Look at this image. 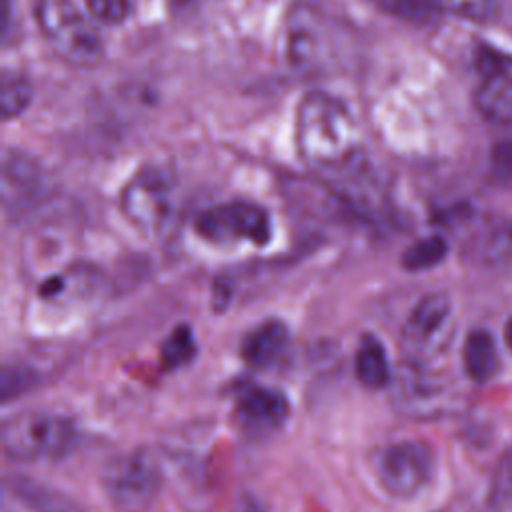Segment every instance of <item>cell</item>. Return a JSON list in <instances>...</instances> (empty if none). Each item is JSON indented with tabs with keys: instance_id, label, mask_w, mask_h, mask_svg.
Here are the masks:
<instances>
[{
	"instance_id": "obj_1",
	"label": "cell",
	"mask_w": 512,
	"mask_h": 512,
	"mask_svg": "<svg viewBox=\"0 0 512 512\" xmlns=\"http://www.w3.org/2000/svg\"><path fill=\"white\" fill-rule=\"evenodd\" d=\"M296 146L318 176L344 190L356 188L368 174L366 148L352 114L324 92L302 98L296 114Z\"/></svg>"
},
{
	"instance_id": "obj_2",
	"label": "cell",
	"mask_w": 512,
	"mask_h": 512,
	"mask_svg": "<svg viewBox=\"0 0 512 512\" xmlns=\"http://www.w3.org/2000/svg\"><path fill=\"white\" fill-rule=\"evenodd\" d=\"M32 10L50 48L70 66L90 68L102 58V38L74 0H32Z\"/></svg>"
},
{
	"instance_id": "obj_3",
	"label": "cell",
	"mask_w": 512,
	"mask_h": 512,
	"mask_svg": "<svg viewBox=\"0 0 512 512\" xmlns=\"http://www.w3.org/2000/svg\"><path fill=\"white\" fill-rule=\"evenodd\" d=\"M100 480L116 512H148L160 494L162 472L148 450H134L110 458Z\"/></svg>"
},
{
	"instance_id": "obj_4",
	"label": "cell",
	"mask_w": 512,
	"mask_h": 512,
	"mask_svg": "<svg viewBox=\"0 0 512 512\" xmlns=\"http://www.w3.org/2000/svg\"><path fill=\"white\" fill-rule=\"evenodd\" d=\"M74 438L72 424L56 414L26 412L4 422L2 450L14 460H44L60 456Z\"/></svg>"
},
{
	"instance_id": "obj_5",
	"label": "cell",
	"mask_w": 512,
	"mask_h": 512,
	"mask_svg": "<svg viewBox=\"0 0 512 512\" xmlns=\"http://www.w3.org/2000/svg\"><path fill=\"white\" fill-rule=\"evenodd\" d=\"M392 400L398 412L412 418H438L458 406L456 390L418 362L398 368L392 380Z\"/></svg>"
},
{
	"instance_id": "obj_6",
	"label": "cell",
	"mask_w": 512,
	"mask_h": 512,
	"mask_svg": "<svg viewBox=\"0 0 512 512\" xmlns=\"http://www.w3.org/2000/svg\"><path fill=\"white\" fill-rule=\"evenodd\" d=\"M196 230L206 240L218 244L248 240L262 246L270 240L272 224L262 206L246 200H232L204 210L196 218Z\"/></svg>"
},
{
	"instance_id": "obj_7",
	"label": "cell",
	"mask_w": 512,
	"mask_h": 512,
	"mask_svg": "<svg viewBox=\"0 0 512 512\" xmlns=\"http://www.w3.org/2000/svg\"><path fill=\"white\" fill-rule=\"evenodd\" d=\"M450 332V300L444 294H428L410 312L402 330V344L414 362H424L448 344Z\"/></svg>"
},
{
	"instance_id": "obj_8",
	"label": "cell",
	"mask_w": 512,
	"mask_h": 512,
	"mask_svg": "<svg viewBox=\"0 0 512 512\" xmlns=\"http://www.w3.org/2000/svg\"><path fill=\"white\" fill-rule=\"evenodd\" d=\"M432 470V450L426 444L414 440L386 446L380 452L376 464V472L384 490L398 498L416 494L430 480Z\"/></svg>"
},
{
	"instance_id": "obj_9",
	"label": "cell",
	"mask_w": 512,
	"mask_h": 512,
	"mask_svg": "<svg viewBox=\"0 0 512 512\" xmlns=\"http://www.w3.org/2000/svg\"><path fill=\"white\" fill-rule=\"evenodd\" d=\"M480 84L476 88V108L494 124H512V58L484 48L476 58Z\"/></svg>"
},
{
	"instance_id": "obj_10",
	"label": "cell",
	"mask_w": 512,
	"mask_h": 512,
	"mask_svg": "<svg viewBox=\"0 0 512 512\" xmlns=\"http://www.w3.org/2000/svg\"><path fill=\"white\" fill-rule=\"evenodd\" d=\"M122 206L142 230H154L168 214V182L156 170H142L124 190Z\"/></svg>"
},
{
	"instance_id": "obj_11",
	"label": "cell",
	"mask_w": 512,
	"mask_h": 512,
	"mask_svg": "<svg viewBox=\"0 0 512 512\" xmlns=\"http://www.w3.org/2000/svg\"><path fill=\"white\" fill-rule=\"evenodd\" d=\"M240 426L250 434H270L288 418V400L274 388H252L236 404Z\"/></svg>"
},
{
	"instance_id": "obj_12",
	"label": "cell",
	"mask_w": 512,
	"mask_h": 512,
	"mask_svg": "<svg viewBox=\"0 0 512 512\" xmlns=\"http://www.w3.org/2000/svg\"><path fill=\"white\" fill-rule=\"evenodd\" d=\"M286 344H288L286 324L280 320H266L244 338L242 358L254 368H264L282 354Z\"/></svg>"
},
{
	"instance_id": "obj_13",
	"label": "cell",
	"mask_w": 512,
	"mask_h": 512,
	"mask_svg": "<svg viewBox=\"0 0 512 512\" xmlns=\"http://www.w3.org/2000/svg\"><path fill=\"white\" fill-rule=\"evenodd\" d=\"M12 492L20 498V502L30 512H90L74 498L44 486L36 480L28 478H14L12 480Z\"/></svg>"
},
{
	"instance_id": "obj_14",
	"label": "cell",
	"mask_w": 512,
	"mask_h": 512,
	"mask_svg": "<svg viewBox=\"0 0 512 512\" xmlns=\"http://www.w3.org/2000/svg\"><path fill=\"white\" fill-rule=\"evenodd\" d=\"M462 362L474 382L490 380L498 370V350L492 336L484 330H472L462 348Z\"/></svg>"
},
{
	"instance_id": "obj_15",
	"label": "cell",
	"mask_w": 512,
	"mask_h": 512,
	"mask_svg": "<svg viewBox=\"0 0 512 512\" xmlns=\"http://www.w3.org/2000/svg\"><path fill=\"white\" fill-rule=\"evenodd\" d=\"M356 376L366 388H382L390 382V366H388V356L382 346V342L366 334L360 340V346L356 350V360H354Z\"/></svg>"
},
{
	"instance_id": "obj_16",
	"label": "cell",
	"mask_w": 512,
	"mask_h": 512,
	"mask_svg": "<svg viewBox=\"0 0 512 512\" xmlns=\"http://www.w3.org/2000/svg\"><path fill=\"white\" fill-rule=\"evenodd\" d=\"M448 254V244L442 236H426L410 244L402 254V266L412 272L428 270L440 264Z\"/></svg>"
},
{
	"instance_id": "obj_17",
	"label": "cell",
	"mask_w": 512,
	"mask_h": 512,
	"mask_svg": "<svg viewBox=\"0 0 512 512\" xmlns=\"http://www.w3.org/2000/svg\"><path fill=\"white\" fill-rule=\"evenodd\" d=\"M196 354V340L190 326H176L160 348V362L166 370H174L190 362Z\"/></svg>"
},
{
	"instance_id": "obj_18",
	"label": "cell",
	"mask_w": 512,
	"mask_h": 512,
	"mask_svg": "<svg viewBox=\"0 0 512 512\" xmlns=\"http://www.w3.org/2000/svg\"><path fill=\"white\" fill-rule=\"evenodd\" d=\"M32 88L28 80L16 72L2 74V114L4 118L18 116L30 102Z\"/></svg>"
},
{
	"instance_id": "obj_19",
	"label": "cell",
	"mask_w": 512,
	"mask_h": 512,
	"mask_svg": "<svg viewBox=\"0 0 512 512\" xmlns=\"http://www.w3.org/2000/svg\"><path fill=\"white\" fill-rule=\"evenodd\" d=\"M378 10L408 20L412 24H426L438 12L430 0H368Z\"/></svg>"
},
{
	"instance_id": "obj_20",
	"label": "cell",
	"mask_w": 512,
	"mask_h": 512,
	"mask_svg": "<svg viewBox=\"0 0 512 512\" xmlns=\"http://www.w3.org/2000/svg\"><path fill=\"white\" fill-rule=\"evenodd\" d=\"M436 10L474 20V22H484L488 20L494 10L498 0H430Z\"/></svg>"
},
{
	"instance_id": "obj_21",
	"label": "cell",
	"mask_w": 512,
	"mask_h": 512,
	"mask_svg": "<svg viewBox=\"0 0 512 512\" xmlns=\"http://www.w3.org/2000/svg\"><path fill=\"white\" fill-rule=\"evenodd\" d=\"M490 504L496 512H510L512 510V452L506 454L496 468Z\"/></svg>"
},
{
	"instance_id": "obj_22",
	"label": "cell",
	"mask_w": 512,
	"mask_h": 512,
	"mask_svg": "<svg viewBox=\"0 0 512 512\" xmlns=\"http://www.w3.org/2000/svg\"><path fill=\"white\" fill-rule=\"evenodd\" d=\"M92 20L102 24H122L132 14V0H84Z\"/></svg>"
},
{
	"instance_id": "obj_23",
	"label": "cell",
	"mask_w": 512,
	"mask_h": 512,
	"mask_svg": "<svg viewBox=\"0 0 512 512\" xmlns=\"http://www.w3.org/2000/svg\"><path fill=\"white\" fill-rule=\"evenodd\" d=\"M484 258L492 264L512 262V224L496 228L484 242Z\"/></svg>"
},
{
	"instance_id": "obj_24",
	"label": "cell",
	"mask_w": 512,
	"mask_h": 512,
	"mask_svg": "<svg viewBox=\"0 0 512 512\" xmlns=\"http://www.w3.org/2000/svg\"><path fill=\"white\" fill-rule=\"evenodd\" d=\"M494 168L502 180H512V142H506L496 148Z\"/></svg>"
},
{
	"instance_id": "obj_25",
	"label": "cell",
	"mask_w": 512,
	"mask_h": 512,
	"mask_svg": "<svg viewBox=\"0 0 512 512\" xmlns=\"http://www.w3.org/2000/svg\"><path fill=\"white\" fill-rule=\"evenodd\" d=\"M232 512H262V506L258 504V500L250 494H242L236 498Z\"/></svg>"
},
{
	"instance_id": "obj_26",
	"label": "cell",
	"mask_w": 512,
	"mask_h": 512,
	"mask_svg": "<svg viewBox=\"0 0 512 512\" xmlns=\"http://www.w3.org/2000/svg\"><path fill=\"white\" fill-rule=\"evenodd\" d=\"M504 338H506V344H508V348L512 350V318L508 320V324H506V330H504Z\"/></svg>"
}]
</instances>
